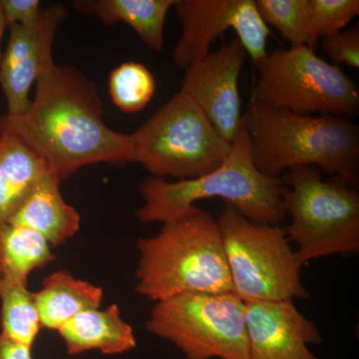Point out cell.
I'll use <instances>...</instances> for the list:
<instances>
[{"label":"cell","instance_id":"8","mask_svg":"<svg viewBox=\"0 0 359 359\" xmlns=\"http://www.w3.org/2000/svg\"><path fill=\"white\" fill-rule=\"evenodd\" d=\"M250 101L301 115H356L358 84L308 46L275 49L256 63Z\"/></svg>","mask_w":359,"mask_h":359},{"label":"cell","instance_id":"17","mask_svg":"<svg viewBox=\"0 0 359 359\" xmlns=\"http://www.w3.org/2000/svg\"><path fill=\"white\" fill-rule=\"evenodd\" d=\"M33 294L41 327L53 330L82 311L100 309L103 299L100 287L79 280L65 269L47 276L42 289Z\"/></svg>","mask_w":359,"mask_h":359},{"label":"cell","instance_id":"23","mask_svg":"<svg viewBox=\"0 0 359 359\" xmlns=\"http://www.w3.org/2000/svg\"><path fill=\"white\" fill-rule=\"evenodd\" d=\"M309 48L316 50L318 42L344 29L359 14L358 0H309Z\"/></svg>","mask_w":359,"mask_h":359},{"label":"cell","instance_id":"4","mask_svg":"<svg viewBox=\"0 0 359 359\" xmlns=\"http://www.w3.org/2000/svg\"><path fill=\"white\" fill-rule=\"evenodd\" d=\"M283 183L259 171L242 122L223 164L204 176L167 182L148 178L139 185L144 205L136 212L142 223H166L195 207L200 200L219 198L252 223L278 224L287 218Z\"/></svg>","mask_w":359,"mask_h":359},{"label":"cell","instance_id":"12","mask_svg":"<svg viewBox=\"0 0 359 359\" xmlns=\"http://www.w3.org/2000/svg\"><path fill=\"white\" fill-rule=\"evenodd\" d=\"M247 55L238 39L224 42L186 68L180 90L199 106L229 143L243 122L238 78Z\"/></svg>","mask_w":359,"mask_h":359},{"label":"cell","instance_id":"13","mask_svg":"<svg viewBox=\"0 0 359 359\" xmlns=\"http://www.w3.org/2000/svg\"><path fill=\"white\" fill-rule=\"evenodd\" d=\"M245 318L250 359H320L309 348L320 330L294 301L245 302Z\"/></svg>","mask_w":359,"mask_h":359},{"label":"cell","instance_id":"21","mask_svg":"<svg viewBox=\"0 0 359 359\" xmlns=\"http://www.w3.org/2000/svg\"><path fill=\"white\" fill-rule=\"evenodd\" d=\"M155 92V77L141 63L127 61L110 73L111 100L122 112L132 114L145 109Z\"/></svg>","mask_w":359,"mask_h":359},{"label":"cell","instance_id":"27","mask_svg":"<svg viewBox=\"0 0 359 359\" xmlns=\"http://www.w3.org/2000/svg\"><path fill=\"white\" fill-rule=\"evenodd\" d=\"M7 28L6 20H4V14H2L1 7H0V63L2 58V39H4V33Z\"/></svg>","mask_w":359,"mask_h":359},{"label":"cell","instance_id":"18","mask_svg":"<svg viewBox=\"0 0 359 359\" xmlns=\"http://www.w3.org/2000/svg\"><path fill=\"white\" fill-rule=\"evenodd\" d=\"M48 168L41 158L13 135L0 136V228L18 208Z\"/></svg>","mask_w":359,"mask_h":359},{"label":"cell","instance_id":"9","mask_svg":"<svg viewBox=\"0 0 359 359\" xmlns=\"http://www.w3.org/2000/svg\"><path fill=\"white\" fill-rule=\"evenodd\" d=\"M146 328L187 359H250L245 302L233 292L185 294L156 302Z\"/></svg>","mask_w":359,"mask_h":359},{"label":"cell","instance_id":"26","mask_svg":"<svg viewBox=\"0 0 359 359\" xmlns=\"http://www.w3.org/2000/svg\"><path fill=\"white\" fill-rule=\"evenodd\" d=\"M0 359H32V348L0 335Z\"/></svg>","mask_w":359,"mask_h":359},{"label":"cell","instance_id":"15","mask_svg":"<svg viewBox=\"0 0 359 359\" xmlns=\"http://www.w3.org/2000/svg\"><path fill=\"white\" fill-rule=\"evenodd\" d=\"M69 355L99 351L104 354H121L137 346L133 327L123 320L119 308L88 309L78 313L57 330Z\"/></svg>","mask_w":359,"mask_h":359},{"label":"cell","instance_id":"7","mask_svg":"<svg viewBox=\"0 0 359 359\" xmlns=\"http://www.w3.org/2000/svg\"><path fill=\"white\" fill-rule=\"evenodd\" d=\"M218 222L233 294L244 302L309 299L297 254L278 224L252 223L226 205Z\"/></svg>","mask_w":359,"mask_h":359},{"label":"cell","instance_id":"2","mask_svg":"<svg viewBox=\"0 0 359 359\" xmlns=\"http://www.w3.org/2000/svg\"><path fill=\"white\" fill-rule=\"evenodd\" d=\"M243 121L255 165L266 176L313 167L358 186L359 127L346 117L297 114L250 101Z\"/></svg>","mask_w":359,"mask_h":359},{"label":"cell","instance_id":"16","mask_svg":"<svg viewBox=\"0 0 359 359\" xmlns=\"http://www.w3.org/2000/svg\"><path fill=\"white\" fill-rule=\"evenodd\" d=\"M177 0H77L80 13L92 15L106 25L123 22L155 52L164 49L165 22Z\"/></svg>","mask_w":359,"mask_h":359},{"label":"cell","instance_id":"1","mask_svg":"<svg viewBox=\"0 0 359 359\" xmlns=\"http://www.w3.org/2000/svg\"><path fill=\"white\" fill-rule=\"evenodd\" d=\"M95 83L75 66L54 65L37 80L29 107L0 115V136L13 135L62 182L89 165L134 162L131 134L109 128Z\"/></svg>","mask_w":359,"mask_h":359},{"label":"cell","instance_id":"5","mask_svg":"<svg viewBox=\"0 0 359 359\" xmlns=\"http://www.w3.org/2000/svg\"><path fill=\"white\" fill-rule=\"evenodd\" d=\"M283 203L292 218L287 238L302 264L332 255L359 252V194L342 180H323L320 170L297 167L283 181Z\"/></svg>","mask_w":359,"mask_h":359},{"label":"cell","instance_id":"25","mask_svg":"<svg viewBox=\"0 0 359 359\" xmlns=\"http://www.w3.org/2000/svg\"><path fill=\"white\" fill-rule=\"evenodd\" d=\"M6 26L32 25L42 13L39 0H0Z\"/></svg>","mask_w":359,"mask_h":359},{"label":"cell","instance_id":"3","mask_svg":"<svg viewBox=\"0 0 359 359\" xmlns=\"http://www.w3.org/2000/svg\"><path fill=\"white\" fill-rule=\"evenodd\" d=\"M137 294L153 302L185 294L233 292L218 222L194 207L139 238Z\"/></svg>","mask_w":359,"mask_h":359},{"label":"cell","instance_id":"19","mask_svg":"<svg viewBox=\"0 0 359 359\" xmlns=\"http://www.w3.org/2000/svg\"><path fill=\"white\" fill-rule=\"evenodd\" d=\"M54 259L51 245L37 231L15 224L0 228V280L27 285L33 271Z\"/></svg>","mask_w":359,"mask_h":359},{"label":"cell","instance_id":"11","mask_svg":"<svg viewBox=\"0 0 359 359\" xmlns=\"http://www.w3.org/2000/svg\"><path fill=\"white\" fill-rule=\"evenodd\" d=\"M67 16L63 4H53L42 9L33 25L7 27L9 36L0 63V87L6 99V114L20 115L29 107L33 84L55 65L52 47Z\"/></svg>","mask_w":359,"mask_h":359},{"label":"cell","instance_id":"22","mask_svg":"<svg viewBox=\"0 0 359 359\" xmlns=\"http://www.w3.org/2000/svg\"><path fill=\"white\" fill-rule=\"evenodd\" d=\"M255 4L264 22L278 29L290 47H309V0H255Z\"/></svg>","mask_w":359,"mask_h":359},{"label":"cell","instance_id":"10","mask_svg":"<svg viewBox=\"0 0 359 359\" xmlns=\"http://www.w3.org/2000/svg\"><path fill=\"white\" fill-rule=\"evenodd\" d=\"M174 7L182 25L172 53L178 69L185 70L207 55L212 45L230 29L255 65L268 54L271 32L255 0H177Z\"/></svg>","mask_w":359,"mask_h":359},{"label":"cell","instance_id":"24","mask_svg":"<svg viewBox=\"0 0 359 359\" xmlns=\"http://www.w3.org/2000/svg\"><path fill=\"white\" fill-rule=\"evenodd\" d=\"M320 46L332 65H346L359 68V26H353L346 32L320 40Z\"/></svg>","mask_w":359,"mask_h":359},{"label":"cell","instance_id":"6","mask_svg":"<svg viewBox=\"0 0 359 359\" xmlns=\"http://www.w3.org/2000/svg\"><path fill=\"white\" fill-rule=\"evenodd\" d=\"M134 163L155 178L191 180L223 164L224 140L192 99L179 91L131 134Z\"/></svg>","mask_w":359,"mask_h":359},{"label":"cell","instance_id":"20","mask_svg":"<svg viewBox=\"0 0 359 359\" xmlns=\"http://www.w3.org/2000/svg\"><path fill=\"white\" fill-rule=\"evenodd\" d=\"M0 335L32 348L41 323L34 294L27 285L0 280Z\"/></svg>","mask_w":359,"mask_h":359},{"label":"cell","instance_id":"14","mask_svg":"<svg viewBox=\"0 0 359 359\" xmlns=\"http://www.w3.org/2000/svg\"><path fill=\"white\" fill-rule=\"evenodd\" d=\"M60 183L50 172L33 187L9 222L37 231L51 247L62 245L79 231V212L63 199Z\"/></svg>","mask_w":359,"mask_h":359}]
</instances>
